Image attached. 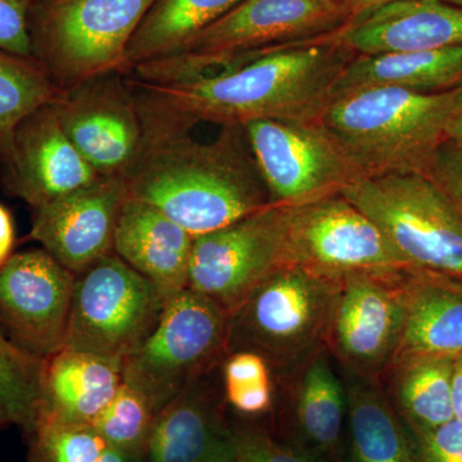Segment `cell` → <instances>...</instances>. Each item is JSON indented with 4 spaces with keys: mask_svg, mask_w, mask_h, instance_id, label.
Returning a JSON list of instances; mask_svg holds the SVG:
<instances>
[{
    "mask_svg": "<svg viewBox=\"0 0 462 462\" xmlns=\"http://www.w3.org/2000/svg\"><path fill=\"white\" fill-rule=\"evenodd\" d=\"M337 38L365 56L454 47L462 44V8L443 0H393Z\"/></svg>",
    "mask_w": 462,
    "mask_h": 462,
    "instance_id": "18",
    "label": "cell"
},
{
    "mask_svg": "<svg viewBox=\"0 0 462 462\" xmlns=\"http://www.w3.org/2000/svg\"><path fill=\"white\" fill-rule=\"evenodd\" d=\"M194 238L153 206L129 197L118 218L115 254L169 300L188 288Z\"/></svg>",
    "mask_w": 462,
    "mask_h": 462,
    "instance_id": "20",
    "label": "cell"
},
{
    "mask_svg": "<svg viewBox=\"0 0 462 462\" xmlns=\"http://www.w3.org/2000/svg\"><path fill=\"white\" fill-rule=\"evenodd\" d=\"M422 175H427L445 193L462 217V145L443 142Z\"/></svg>",
    "mask_w": 462,
    "mask_h": 462,
    "instance_id": "34",
    "label": "cell"
},
{
    "mask_svg": "<svg viewBox=\"0 0 462 462\" xmlns=\"http://www.w3.org/2000/svg\"><path fill=\"white\" fill-rule=\"evenodd\" d=\"M455 358L421 357L396 367L398 403L415 433L454 420L451 376Z\"/></svg>",
    "mask_w": 462,
    "mask_h": 462,
    "instance_id": "25",
    "label": "cell"
},
{
    "mask_svg": "<svg viewBox=\"0 0 462 462\" xmlns=\"http://www.w3.org/2000/svg\"><path fill=\"white\" fill-rule=\"evenodd\" d=\"M451 397L455 419L462 422V356L455 358L452 367Z\"/></svg>",
    "mask_w": 462,
    "mask_h": 462,
    "instance_id": "38",
    "label": "cell"
},
{
    "mask_svg": "<svg viewBox=\"0 0 462 462\" xmlns=\"http://www.w3.org/2000/svg\"><path fill=\"white\" fill-rule=\"evenodd\" d=\"M243 0H156L134 33L124 75L134 67L167 56L220 20Z\"/></svg>",
    "mask_w": 462,
    "mask_h": 462,
    "instance_id": "24",
    "label": "cell"
},
{
    "mask_svg": "<svg viewBox=\"0 0 462 462\" xmlns=\"http://www.w3.org/2000/svg\"><path fill=\"white\" fill-rule=\"evenodd\" d=\"M461 87L462 44L409 53L357 54L336 81L333 99L372 88L437 94Z\"/></svg>",
    "mask_w": 462,
    "mask_h": 462,
    "instance_id": "23",
    "label": "cell"
},
{
    "mask_svg": "<svg viewBox=\"0 0 462 462\" xmlns=\"http://www.w3.org/2000/svg\"><path fill=\"white\" fill-rule=\"evenodd\" d=\"M154 418L148 398L123 382L91 425L107 446L138 456L145 452Z\"/></svg>",
    "mask_w": 462,
    "mask_h": 462,
    "instance_id": "30",
    "label": "cell"
},
{
    "mask_svg": "<svg viewBox=\"0 0 462 462\" xmlns=\"http://www.w3.org/2000/svg\"><path fill=\"white\" fill-rule=\"evenodd\" d=\"M287 207L289 264L331 281L407 269L378 226L342 194Z\"/></svg>",
    "mask_w": 462,
    "mask_h": 462,
    "instance_id": "12",
    "label": "cell"
},
{
    "mask_svg": "<svg viewBox=\"0 0 462 462\" xmlns=\"http://www.w3.org/2000/svg\"><path fill=\"white\" fill-rule=\"evenodd\" d=\"M167 300L116 254L75 278L63 348L124 360L156 329Z\"/></svg>",
    "mask_w": 462,
    "mask_h": 462,
    "instance_id": "8",
    "label": "cell"
},
{
    "mask_svg": "<svg viewBox=\"0 0 462 462\" xmlns=\"http://www.w3.org/2000/svg\"><path fill=\"white\" fill-rule=\"evenodd\" d=\"M76 275L45 249L12 254L0 267V328L45 360L65 346Z\"/></svg>",
    "mask_w": 462,
    "mask_h": 462,
    "instance_id": "14",
    "label": "cell"
},
{
    "mask_svg": "<svg viewBox=\"0 0 462 462\" xmlns=\"http://www.w3.org/2000/svg\"><path fill=\"white\" fill-rule=\"evenodd\" d=\"M443 2L449 3V5H457L462 8V0H443Z\"/></svg>",
    "mask_w": 462,
    "mask_h": 462,
    "instance_id": "42",
    "label": "cell"
},
{
    "mask_svg": "<svg viewBox=\"0 0 462 462\" xmlns=\"http://www.w3.org/2000/svg\"><path fill=\"white\" fill-rule=\"evenodd\" d=\"M2 167L5 191L33 209L100 178L69 141L53 102L17 125L11 158Z\"/></svg>",
    "mask_w": 462,
    "mask_h": 462,
    "instance_id": "17",
    "label": "cell"
},
{
    "mask_svg": "<svg viewBox=\"0 0 462 462\" xmlns=\"http://www.w3.org/2000/svg\"><path fill=\"white\" fill-rule=\"evenodd\" d=\"M225 394L236 411L260 415L273 403V382L269 361L251 349H240L224 366Z\"/></svg>",
    "mask_w": 462,
    "mask_h": 462,
    "instance_id": "32",
    "label": "cell"
},
{
    "mask_svg": "<svg viewBox=\"0 0 462 462\" xmlns=\"http://www.w3.org/2000/svg\"><path fill=\"white\" fill-rule=\"evenodd\" d=\"M156 0H33V60L60 90L124 74L127 47Z\"/></svg>",
    "mask_w": 462,
    "mask_h": 462,
    "instance_id": "6",
    "label": "cell"
},
{
    "mask_svg": "<svg viewBox=\"0 0 462 462\" xmlns=\"http://www.w3.org/2000/svg\"><path fill=\"white\" fill-rule=\"evenodd\" d=\"M30 436L32 462H96L107 447L91 424L39 420Z\"/></svg>",
    "mask_w": 462,
    "mask_h": 462,
    "instance_id": "31",
    "label": "cell"
},
{
    "mask_svg": "<svg viewBox=\"0 0 462 462\" xmlns=\"http://www.w3.org/2000/svg\"><path fill=\"white\" fill-rule=\"evenodd\" d=\"M236 462H243V461H240L239 458H238V460H236Z\"/></svg>",
    "mask_w": 462,
    "mask_h": 462,
    "instance_id": "43",
    "label": "cell"
},
{
    "mask_svg": "<svg viewBox=\"0 0 462 462\" xmlns=\"http://www.w3.org/2000/svg\"><path fill=\"white\" fill-rule=\"evenodd\" d=\"M351 23L346 0H243L179 50L134 67L129 76L149 84L199 80L278 48L327 38Z\"/></svg>",
    "mask_w": 462,
    "mask_h": 462,
    "instance_id": "3",
    "label": "cell"
},
{
    "mask_svg": "<svg viewBox=\"0 0 462 462\" xmlns=\"http://www.w3.org/2000/svg\"><path fill=\"white\" fill-rule=\"evenodd\" d=\"M404 316L391 365L462 356V281L421 270L401 275Z\"/></svg>",
    "mask_w": 462,
    "mask_h": 462,
    "instance_id": "19",
    "label": "cell"
},
{
    "mask_svg": "<svg viewBox=\"0 0 462 462\" xmlns=\"http://www.w3.org/2000/svg\"><path fill=\"white\" fill-rule=\"evenodd\" d=\"M136 456L126 454L115 447L107 446L96 462H134Z\"/></svg>",
    "mask_w": 462,
    "mask_h": 462,
    "instance_id": "40",
    "label": "cell"
},
{
    "mask_svg": "<svg viewBox=\"0 0 462 462\" xmlns=\"http://www.w3.org/2000/svg\"><path fill=\"white\" fill-rule=\"evenodd\" d=\"M230 314L187 288L170 298L156 329L123 360V382L148 398L156 415L193 385L229 343Z\"/></svg>",
    "mask_w": 462,
    "mask_h": 462,
    "instance_id": "7",
    "label": "cell"
},
{
    "mask_svg": "<svg viewBox=\"0 0 462 462\" xmlns=\"http://www.w3.org/2000/svg\"><path fill=\"white\" fill-rule=\"evenodd\" d=\"M340 194L378 226L407 269L462 281V217L427 175L372 176Z\"/></svg>",
    "mask_w": 462,
    "mask_h": 462,
    "instance_id": "5",
    "label": "cell"
},
{
    "mask_svg": "<svg viewBox=\"0 0 462 462\" xmlns=\"http://www.w3.org/2000/svg\"><path fill=\"white\" fill-rule=\"evenodd\" d=\"M124 180L130 199L193 236L272 205L243 125H224L214 141L199 142L187 130L144 124L141 153Z\"/></svg>",
    "mask_w": 462,
    "mask_h": 462,
    "instance_id": "2",
    "label": "cell"
},
{
    "mask_svg": "<svg viewBox=\"0 0 462 462\" xmlns=\"http://www.w3.org/2000/svg\"><path fill=\"white\" fill-rule=\"evenodd\" d=\"M33 0H0V51L32 58L30 14Z\"/></svg>",
    "mask_w": 462,
    "mask_h": 462,
    "instance_id": "33",
    "label": "cell"
},
{
    "mask_svg": "<svg viewBox=\"0 0 462 462\" xmlns=\"http://www.w3.org/2000/svg\"><path fill=\"white\" fill-rule=\"evenodd\" d=\"M148 462H236L234 433L207 398L190 385L154 418Z\"/></svg>",
    "mask_w": 462,
    "mask_h": 462,
    "instance_id": "22",
    "label": "cell"
},
{
    "mask_svg": "<svg viewBox=\"0 0 462 462\" xmlns=\"http://www.w3.org/2000/svg\"><path fill=\"white\" fill-rule=\"evenodd\" d=\"M346 409V394L327 358L316 355L307 366L298 392L300 430L321 448L337 445Z\"/></svg>",
    "mask_w": 462,
    "mask_h": 462,
    "instance_id": "28",
    "label": "cell"
},
{
    "mask_svg": "<svg viewBox=\"0 0 462 462\" xmlns=\"http://www.w3.org/2000/svg\"><path fill=\"white\" fill-rule=\"evenodd\" d=\"M287 227L288 207L272 203L196 236L188 288L233 315L264 279L289 264Z\"/></svg>",
    "mask_w": 462,
    "mask_h": 462,
    "instance_id": "11",
    "label": "cell"
},
{
    "mask_svg": "<svg viewBox=\"0 0 462 462\" xmlns=\"http://www.w3.org/2000/svg\"><path fill=\"white\" fill-rule=\"evenodd\" d=\"M403 270L340 281L328 337L343 363L360 375L382 372L396 352L404 316Z\"/></svg>",
    "mask_w": 462,
    "mask_h": 462,
    "instance_id": "15",
    "label": "cell"
},
{
    "mask_svg": "<svg viewBox=\"0 0 462 462\" xmlns=\"http://www.w3.org/2000/svg\"><path fill=\"white\" fill-rule=\"evenodd\" d=\"M352 9V23H357L361 18L366 17L382 5H387L393 0H346ZM349 23V25H351Z\"/></svg>",
    "mask_w": 462,
    "mask_h": 462,
    "instance_id": "39",
    "label": "cell"
},
{
    "mask_svg": "<svg viewBox=\"0 0 462 462\" xmlns=\"http://www.w3.org/2000/svg\"><path fill=\"white\" fill-rule=\"evenodd\" d=\"M53 106L69 141L98 175L126 178L144 139L141 108L126 76L88 79L60 90Z\"/></svg>",
    "mask_w": 462,
    "mask_h": 462,
    "instance_id": "13",
    "label": "cell"
},
{
    "mask_svg": "<svg viewBox=\"0 0 462 462\" xmlns=\"http://www.w3.org/2000/svg\"><path fill=\"white\" fill-rule=\"evenodd\" d=\"M243 127L273 205L336 196L366 178L321 121L254 120Z\"/></svg>",
    "mask_w": 462,
    "mask_h": 462,
    "instance_id": "10",
    "label": "cell"
},
{
    "mask_svg": "<svg viewBox=\"0 0 462 462\" xmlns=\"http://www.w3.org/2000/svg\"><path fill=\"white\" fill-rule=\"evenodd\" d=\"M462 111V87L446 93L372 88L333 99L321 123L366 178L424 173Z\"/></svg>",
    "mask_w": 462,
    "mask_h": 462,
    "instance_id": "4",
    "label": "cell"
},
{
    "mask_svg": "<svg viewBox=\"0 0 462 462\" xmlns=\"http://www.w3.org/2000/svg\"><path fill=\"white\" fill-rule=\"evenodd\" d=\"M447 139L462 145V111L449 125L448 130H447Z\"/></svg>",
    "mask_w": 462,
    "mask_h": 462,
    "instance_id": "41",
    "label": "cell"
},
{
    "mask_svg": "<svg viewBox=\"0 0 462 462\" xmlns=\"http://www.w3.org/2000/svg\"><path fill=\"white\" fill-rule=\"evenodd\" d=\"M42 360L27 354L0 328V428L32 433L38 419Z\"/></svg>",
    "mask_w": 462,
    "mask_h": 462,
    "instance_id": "29",
    "label": "cell"
},
{
    "mask_svg": "<svg viewBox=\"0 0 462 462\" xmlns=\"http://www.w3.org/2000/svg\"><path fill=\"white\" fill-rule=\"evenodd\" d=\"M60 93L38 60L0 51V165L11 158L17 125Z\"/></svg>",
    "mask_w": 462,
    "mask_h": 462,
    "instance_id": "27",
    "label": "cell"
},
{
    "mask_svg": "<svg viewBox=\"0 0 462 462\" xmlns=\"http://www.w3.org/2000/svg\"><path fill=\"white\" fill-rule=\"evenodd\" d=\"M357 56L337 38L278 48L221 74L175 84L126 76L143 123L187 130L199 123L245 125L254 120L321 121L343 69Z\"/></svg>",
    "mask_w": 462,
    "mask_h": 462,
    "instance_id": "1",
    "label": "cell"
},
{
    "mask_svg": "<svg viewBox=\"0 0 462 462\" xmlns=\"http://www.w3.org/2000/svg\"><path fill=\"white\" fill-rule=\"evenodd\" d=\"M346 394L356 462H416L396 415L375 389L356 384Z\"/></svg>",
    "mask_w": 462,
    "mask_h": 462,
    "instance_id": "26",
    "label": "cell"
},
{
    "mask_svg": "<svg viewBox=\"0 0 462 462\" xmlns=\"http://www.w3.org/2000/svg\"><path fill=\"white\" fill-rule=\"evenodd\" d=\"M123 384V360L62 348L42 360L39 420L91 424Z\"/></svg>",
    "mask_w": 462,
    "mask_h": 462,
    "instance_id": "21",
    "label": "cell"
},
{
    "mask_svg": "<svg viewBox=\"0 0 462 462\" xmlns=\"http://www.w3.org/2000/svg\"><path fill=\"white\" fill-rule=\"evenodd\" d=\"M14 245V225L7 208L0 203V267L12 256Z\"/></svg>",
    "mask_w": 462,
    "mask_h": 462,
    "instance_id": "37",
    "label": "cell"
},
{
    "mask_svg": "<svg viewBox=\"0 0 462 462\" xmlns=\"http://www.w3.org/2000/svg\"><path fill=\"white\" fill-rule=\"evenodd\" d=\"M127 199L123 178L100 176L36 208L30 238L79 275L115 254L116 229Z\"/></svg>",
    "mask_w": 462,
    "mask_h": 462,
    "instance_id": "16",
    "label": "cell"
},
{
    "mask_svg": "<svg viewBox=\"0 0 462 462\" xmlns=\"http://www.w3.org/2000/svg\"><path fill=\"white\" fill-rule=\"evenodd\" d=\"M340 281L287 264L276 270L230 316V339L267 361L297 363L328 336Z\"/></svg>",
    "mask_w": 462,
    "mask_h": 462,
    "instance_id": "9",
    "label": "cell"
},
{
    "mask_svg": "<svg viewBox=\"0 0 462 462\" xmlns=\"http://www.w3.org/2000/svg\"><path fill=\"white\" fill-rule=\"evenodd\" d=\"M234 442L236 456L243 462H310L260 431H234Z\"/></svg>",
    "mask_w": 462,
    "mask_h": 462,
    "instance_id": "36",
    "label": "cell"
},
{
    "mask_svg": "<svg viewBox=\"0 0 462 462\" xmlns=\"http://www.w3.org/2000/svg\"><path fill=\"white\" fill-rule=\"evenodd\" d=\"M418 436L416 462H462V422H446Z\"/></svg>",
    "mask_w": 462,
    "mask_h": 462,
    "instance_id": "35",
    "label": "cell"
}]
</instances>
